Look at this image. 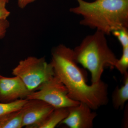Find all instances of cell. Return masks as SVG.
<instances>
[{"instance_id":"8","label":"cell","mask_w":128,"mask_h":128,"mask_svg":"<svg viewBox=\"0 0 128 128\" xmlns=\"http://www.w3.org/2000/svg\"><path fill=\"white\" fill-rule=\"evenodd\" d=\"M69 108L68 114L60 124H65L70 128H93V122L97 114L88 105L80 102Z\"/></svg>"},{"instance_id":"9","label":"cell","mask_w":128,"mask_h":128,"mask_svg":"<svg viewBox=\"0 0 128 128\" xmlns=\"http://www.w3.org/2000/svg\"><path fill=\"white\" fill-rule=\"evenodd\" d=\"M69 108H56L42 122L34 128H54L68 114Z\"/></svg>"},{"instance_id":"4","label":"cell","mask_w":128,"mask_h":128,"mask_svg":"<svg viewBox=\"0 0 128 128\" xmlns=\"http://www.w3.org/2000/svg\"><path fill=\"white\" fill-rule=\"evenodd\" d=\"M12 74L18 76L28 89L36 90L44 82L54 75L52 64L44 57L29 56L22 60L12 70Z\"/></svg>"},{"instance_id":"1","label":"cell","mask_w":128,"mask_h":128,"mask_svg":"<svg viewBox=\"0 0 128 128\" xmlns=\"http://www.w3.org/2000/svg\"><path fill=\"white\" fill-rule=\"evenodd\" d=\"M51 56L50 62L54 75L65 86L70 98L86 104L92 110L107 104V84L102 80L87 84L84 71L75 59L73 49L59 44L53 49Z\"/></svg>"},{"instance_id":"6","label":"cell","mask_w":128,"mask_h":128,"mask_svg":"<svg viewBox=\"0 0 128 128\" xmlns=\"http://www.w3.org/2000/svg\"><path fill=\"white\" fill-rule=\"evenodd\" d=\"M54 108L39 100H28L23 107L22 127L34 128L50 114Z\"/></svg>"},{"instance_id":"2","label":"cell","mask_w":128,"mask_h":128,"mask_svg":"<svg viewBox=\"0 0 128 128\" xmlns=\"http://www.w3.org/2000/svg\"><path fill=\"white\" fill-rule=\"evenodd\" d=\"M76 0L78 6L70 11L82 16L80 25L109 35L128 28V0Z\"/></svg>"},{"instance_id":"15","label":"cell","mask_w":128,"mask_h":128,"mask_svg":"<svg viewBox=\"0 0 128 128\" xmlns=\"http://www.w3.org/2000/svg\"><path fill=\"white\" fill-rule=\"evenodd\" d=\"M8 2V0H0V20H6L10 15V12L6 8Z\"/></svg>"},{"instance_id":"5","label":"cell","mask_w":128,"mask_h":128,"mask_svg":"<svg viewBox=\"0 0 128 128\" xmlns=\"http://www.w3.org/2000/svg\"><path fill=\"white\" fill-rule=\"evenodd\" d=\"M26 98L44 101L55 108L71 107L80 103L69 97L65 86L55 75L31 92Z\"/></svg>"},{"instance_id":"11","label":"cell","mask_w":128,"mask_h":128,"mask_svg":"<svg viewBox=\"0 0 128 128\" xmlns=\"http://www.w3.org/2000/svg\"><path fill=\"white\" fill-rule=\"evenodd\" d=\"M23 108L0 116V128H22Z\"/></svg>"},{"instance_id":"7","label":"cell","mask_w":128,"mask_h":128,"mask_svg":"<svg viewBox=\"0 0 128 128\" xmlns=\"http://www.w3.org/2000/svg\"><path fill=\"white\" fill-rule=\"evenodd\" d=\"M32 92L18 76L0 77L1 102L8 103L26 98Z\"/></svg>"},{"instance_id":"17","label":"cell","mask_w":128,"mask_h":128,"mask_svg":"<svg viewBox=\"0 0 128 128\" xmlns=\"http://www.w3.org/2000/svg\"><path fill=\"white\" fill-rule=\"evenodd\" d=\"M36 0H18V7L22 9H23L28 5Z\"/></svg>"},{"instance_id":"3","label":"cell","mask_w":128,"mask_h":128,"mask_svg":"<svg viewBox=\"0 0 128 128\" xmlns=\"http://www.w3.org/2000/svg\"><path fill=\"white\" fill-rule=\"evenodd\" d=\"M106 35L96 30L93 34L85 37L73 50L76 62L91 73L92 84L101 80L105 68L114 67L118 60L108 46Z\"/></svg>"},{"instance_id":"16","label":"cell","mask_w":128,"mask_h":128,"mask_svg":"<svg viewBox=\"0 0 128 128\" xmlns=\"http://www.w3.org/2000/svg\"><path fill=\"white\" fill-rule=\"evenodd\" d=\"M10 23L7 19L0 20V39L4 38L9 28Z\"/></svg>"},{"instance_id":"13","label":"cell","mask_w":128,"mask_h":128,"mask_svg":"<svg viewBox=\"0 0 128 128\" xmlns=\"http://www.w3.org/2000/svg\"><path fill=\"white\" fill-rule=\"evenodd\" d=\"M114 67L122 74L128 72V47L123 48L122 55L119 59H118Z\"/></svg>"},{"instance_id":"18","label":"cell","mask_w":128,"mask_h":128,"mask_svg":"<svg viewBox=\"0 0 128 128\" xmlns=\"http://www.w3.org/2000/svg\"><path fill=\"white\" fill-rule=\"evenodd\" d=\"M1 76L0 75V77L1 76Z\"/></svg>"},{"instance_id":"10","label":"cell","mask_w":128,"mask_h":128,"mask_svg":"<svg viewBox=\"0 0 128 128\" xmlns=\"http://www.w3.org/2000/svg\"><path fill=\"white\" fill-rule=\"evenodd\" d=\"M123 75V84L120 88L116 87L112 95L113 106L117 110L123 109L128 99V72Z\"/></svg>"},{"instance_id":"12","label":"cell","mask_w":128,"mask_h":128,"mask_svg":"<svg viewBox=\"0 0 128 128\" xmlns=\"http://www.w3.org/2000/svg\"><path fill=\"white\" fill-rule=\"evenodd\" d=\"M28 101L27 99L24 98L8 103L1 102L0 103V116L22 109Z\"/></svg>"},{"instance_id":"14","label":"cell","mask_w":128,"mask_h":128,"mask_svg":"<svg viewBox=\"0 0 128 128\" xmlns=\"http://www.w3.org/2000/svg\"><path fill=\"white\" fill-rule=\"evenodd\" d=\"M112 34L117 38L122 48L128 47V28H123L114 30Z\"/></svg>"}]
</instances>
